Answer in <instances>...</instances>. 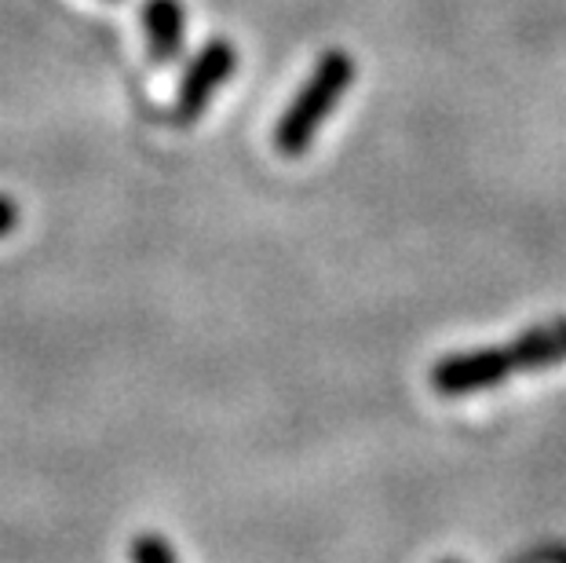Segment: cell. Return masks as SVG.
Masks as SVG:
<instances>
[{
	"mask_svg": "<svg viewBox=\"0 0 566 563\" xmlns=\"http://www.w3.org/2000/svg\"><path fill=\"white\" fill-rule=\"evenodd\" d=\"M566 363V319L541 322V326L520 333L504 347H479V352L446 355L431 369V385L439 395H472L479 388H493L515 374L563 366Z\"/></svg>",
	"mask_w": 566,
	"mask_h": 563,
	"instance_id": "6da1fadb",
	"label": "cell"
},
{
	"mask_svg": "<svg viewBox=\"0 0 566 563\" xmlns=\"http://www.w3.org/2000/svg\"><path fill=\"white\" fill-rule=\"evenodd\" d=\"M352 85V59L344 52H329L318 63L315 77L307 81L304 92L296 95V103L289 106V114L279 122L274 132V143H279L282 154H300L315 139L318 125L325 122V114L333 111L340 92Z\"/></svg>",
	"mask_w": 566,
	"mask_h": 563,
	"instance_id": "7a4b0ae2",
	"label": "cell"
},
{
	"mask_svg": "<svg viewBox=\"0 0 566 563\" xmlns=\"http://www.w3.org/2000/svg\"><path fill=\"white\" fill-rule=\"evenodd\" d=\"M231 63H234V55H231V48H227V44H212L209 52L201 55V63L195 66V74H190L187 85H184V114L201 111L205 95H209L227 74H231Z\"/></svg>",
	"mask_w": 566,
	"mask_h": 563,
	"instance_id": "3957f363",
	"label": "cell"
},
{
	"mask_svg": "<svg viewBox=\"0 0 566 563\" xmlns=\"http://www.w3.org/2000/svg\"><path fill=\"white\" fill-rule=\"evenodd\" d=\"M147 33H150V48L158 59H172L176 44H179V11L172 0H154L147 11Z\"/></svg>",
	"mask_w": 566,
	"mask_h": 563,
	"instance_id": "277c9868",
	"label": "cell"
},
{
	"mask_svg": "<svg viewBox=\"0 0 566 563\" xmlns=\"http://www.w3.org/2000/svg\"><path fill=\"white\" fill-rule=\"evenodd\" d=\"M136 563H176L168 545H161L158 538H139L136 542Z\"/></svg>",
	"mask_w": 566,
	"mask_h": 563,
	"instance_id": "5b68a950",
	"label": "cell"
},
{
	"mask_svg": "<svg viewBox=\"0 0 566 563\" xmlns=\"http://www.w3.org/2000/svg\"><path fill=\"white\" fill-rule=\"evenodd\" d=\"M450 563H453V560H450Z\"/></svg>",
	"mask_w": 566,
	"mask_h": 563,
	"instance_id": "8992f818",
	"label": "cell"
}]
</instances>
